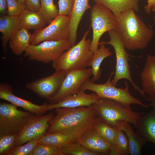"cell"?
I'll list each match as a JSON object with an SVG mask.
<instances>
[{"label": "cell", "mask_w": 155, "mask_h": 155, "mask_svg": "<svg viewBox=\"0 0 155 155\" xmlns=\"http://www.w3.org/2000/svg\"><path fill=\"white\" fill-rule=\"evenodd\" d=\"M55 115L49 122L46 133L59 132L77 142L86 132L94 128L100 119L92 105L89 106L55 109Z\"/></svg>", "instance_id": "1"}, {"label": "cell", "mask_w": 155, "mask_h": 155, "mask_svg": "<svg viewBox=\"0 0 155 155\" xmlns=\"http://www.w3.org/2000/svg\"><path fill=\"white\" fill-rule=\"evenodd\" d=\"M133 9L117 18L115 30L126 49L131 51L145 48L154 36L153 30L146 26Z\"/></svg>", "instance_id": "2"}, {"label": "cell", "mask_w": 155, "mask_h": 155, "mask_svg": "<svg viewBox=\"0 0 155 155\" xmlns=\"http://www.w3.org/2000/svg\"><path fill=\"white\" fill-rule=\"evenodd\" d=\"M89 31L85 32L77 44L71 46L52 63L55 70H63L67 73L90 66L93 53L90 49L91 40L86 38Z\"/></svg>", "instance_id": "3"}, {"label": "cell", "mask_w": 155, "mask_h": 155, "mask_svg": "<svg viewBox=\"0 0 155 155\" xmlns=\"http://www.w3.org/2000/svg\"><path fill=\"white\" fill-rule=\"evenodd\" d=\"M92 105L97 111L102 121L114 127H117L119 122L124 121L131 123L136 127L141 117L144 114V111H133L130 106L107 98H100Z\"/></svg>", "instance_id": "4"}, {"label": "cell", "mask_w": 155, "mask_h": 155, "mask_svg": "<svg viewBox=\"0 0 155 155\" xmlns=\"http://www.w3.org/2000/svg\"><path fill=\"white\" fill-rule=\"evenodd\" d=\"M115 72L112 71L107 81L104 84H97L89 80L83 85L82 90L91 91L98 95L100 98L115 100L130 106L132 104L140 105L144 108L151 106L150 104L144 103L135 98L130 93L127 82L125 81V87L119 88L112 84L111 79Z\"/></svg>", "instance_id": "5"}, {"label": "cell", "mask_w": 155, "mask_h": 155, "mask_svg": "<svg viewBox=\"0 0 155 155\" xmlns=\"http://www.w3.org/2000/svg\"><path fill=\"white\" fill-rule=\"evenodd\" d=\"M110 40L108 42H100V44H108L113 47L116 56V64L114 76L111 80L112 84L116 86L118 82L121 79L128 80L135 90H137L147 100L148 97L142 89L135 83L132 78L130 70L129 61L130 60V56L126 52L125 48L115 30L108 32Z\"/></svg>", "instance_id": "6"}, {"label": "cell", "mask_w": 155, "mask_h": 155, "mask_svg": "<svg viewBox=\"0 0 155 155\" xmlns=\"http://www.w3.org/2000/svg\"><path fill=\"white\" fill-rule=\"evenodd\" d=\"M91 9L90 18L93 35L90 49L94 53L98 48L102 35L106 32L115 30L117 20L110 10L102 5L96 3Z\"/></svg>", "instance_id": "7"}, {"label": "cell", "mask_w": 155, "mask_h": 155, "mask_svg": "<svg viewBox=\"0 0 155 155\" xmlns=\"http://www.w3.org/2000/svg\"><path fill=\"white\" fill-rule=\"evenodd\" d=\"M17 106L4 102L0 103V135L18 134L35 115L19 110Z\"/></svg>", "instance_id": "8"}, {"label": "cell", "mask_w": 155, "mask_h": 155, "mask_svg": "<svg viewBox=\"0 0 155 155\" xmlns=\"http://www.w3.org/2000/svg\"><path fill=\"white\" fill-rule=\"evenodd\" d=\"M71 46L69 38L59 41H44L37 45L30 44L24 56L32 61L45 63H53Z\"/></svg>", "instance_id": "9"}, {"label": "cell", "mask_w": 155, "mask_h": 155, "mask_svg": "<svg viewBox=\"0 0 155 155\" xmlns=\"http://www.w3.org/2000/svg\"><path fill=\"white\" fill-rule=\"evenodd\" d=\"M70 30V15H59L47 26L35 30L31 44L37 45L44 41L69 39Z\"/></svg>", "instance_id": "10"}, {"label": "cell", "mask_w": 155, "mask_h": 155, "mask_svg": "<svg viewBox=\"0 0 155 155\" xmlns=\"http://www.w3.org/2000/svg\"><path fill=\"white\" fill-rule=\"evenodd\" d=\"M92 75L91 68H88L68 72L57 92L48 100L49 104L57 103L68 96L79 92Z\"/></svg>", "instance_id": "11"}, {"label": "cell", "mask_w": 155, "mask_h": 155, "mask_svg": "<svg viewBox=\"0 0 155 155\" xmlns=\"http://www.w3.org/2000/svg\"><path fill=\"white\" fill-rule=\"evenodd\" d=\"M67 74L63 70H56L49 76L26 83L25 87L40 97L49 100L57 92Z\"/></svg>", "instance_id": "12"}, {"label": "cell", "mask_w": 155, "mask_h": 155, "mask_svg": "<svg viewBox=\"0 0 155 155\" xmlns=\"http://www.w3.org/2000/svg\"><path fill=\"white\" fill-rule=\"evenodd\" d=\"M54 115L52 113L45 115H35L18 133L16 146L31 140L39 139L45 135L48 129L49 122Z\"/></svg>", "instance_id": "13"}, {"label": "cell", "mask_w": 155, "mask_h": 155, "mask_svg": "<svg viewBox=\"0 0 155 155\" xmlns=\"http://www.w3.org/2000/svg\"><path fill=\"white\" fill-rule=\"evenodd\" d=\"M0 98L36 115H43L49 111V104L44 103L37 105L16 96L13 93L11 86L7 83H2L0 84Z\"/></svg>", "instance_id": "14"}, {"label": "cell", "mask_w": 155, "mask_h": 155, "mask_svg": "<svg viewBox=\"0 0 155 155\" xmlns=\"http://www.w3.org/2000/svg\"><path fill=\"white\" fill-rule=\"evenodd\" d=\"M82 90L79 92L64 98L54 104H49V111L59 108H72L89 106L96 103L100 98L95 93H86Z\"/></svg>", "instance_id": "15"}, {"label": "cell", "mask_w": 155, "mask_h": 155, "mask_svg": "<svg viewBox=\"0 0 155 155\" xmlns=\"http://www.w3.org/2000/svg\"><path fill=\"white\" fill-rule=\"evenodd\" d=\"M77 142L88 150L98 155L109 154L111 146L94 128L86 132Z\"/></svg>", "instance_id": "16"}, {"label": "cell", "mask_w": 155, "mask_h": 155, "mask_svg": "<svg viewBox=\"0 0 155 155\" xmlns=\"http://www.w3.org/2000/svg\"><path fill=\"white\" fill-rule=\"evenodd\" d=\"M142 90L149 96L155 95V56L148 54L140 74Z\"/></svg>", "instance_id": "17"}, {"label": "cell", "mask_w": 155, "mask_h": 155, "mask_svg": "<svg viewBox=\"0 0 155 155\" xmlns=\"http://www.w3.org/2000/svg\"><path fill=\"white\" fill-rule=\"evenodd\" d=\"M89 0H74L70 15V32L69 40L71 46L75 44L79 25L83 15L88 9H91Z\"/></svg>", "instance_id": "18"}, {"label": "cell", "mask_w": 155, "mask_h": 155, "mask_svg": "<svg viewBox=\"0 0 155 155\" xmlns=\"http://www.w3.org/2000/svg\"><path fill=\"white\" fill-rule=\"evenodd\" d=\"M22 28L18 17L10 16L7 15L0 16V32L2 34V46L5 53L8 41Z\"/></svg>", "instance_id": "19"}, {"label": "cell", "mask_w": 155, "mask_h": 155, "mask_svg": "<svg viewBox=\"0 0 155 155\" xmlns=\"http://www.w3.org/2000/svg\"><path fill=\"white\" fill-rule=\"evenodd\" d=\"M136 127L137 133L143 139L155 145V112L154 110L142 115Z\"/></svg>", "instance_id": "20"}, {"label": "cell", "mask_w": 155, "mask_h": 155, "mask_svg": "<svg viewBox=\"0 0 155 155\" xmlns=\"http://www.w3.org/2000/svg\"><path fill=\"white\" fill-rule=\"evenodd\" d=\"M116 127L124 132L127 136L130 154L131 155H141L142 148L146 142L134 131L129 122H120Z\"/></svg>", "instance_id": "21"}, {"label": "cell", "mask_w": 155, "mask_h": 155, "mask_svg": "<svg viewBox=\"0 0 155 155\" xmlns=\"http://www.w3.org/2000/svg\"><path fill=\"white\" fill-rule=\"evenodd\" d=\"M96 3L106 7L117 18L130 9L135 11L139 10L140 0H94Z\"/></svg>", "instance_id": "22"}, {"label": "cell", "mask_w": 155, "mask_h": 155, "mask_svg": "<svg viewBox=\"0 0 155 155\" xmlns=\"http://www.w3.org/2000/svg\"><path fill=\"white\" fill-rule=\"evenodd\" d=\"M32 38V34L28 30L22 28L10 39V48L15 55H20L25 52L31 44Z\"/></svg>", "instance_id": "23"}, {"label": "cell", "mask_w": 155, "mask_h": 155, "mask_svg": "<svg viewBox=\"0 0 155 155\" xmlns=\"http://www.w3.org/2000/svg\"><path fill=\"white\" fill-rule=\"evenodd\" d=\"M22 28L35 30L45 27L46 22L39 11L25 9L19 16Z\"/></svg>", "instance_id": "24"}, {"label": "cell", "mask_w": 155, "mask_h": 155, "mask_svg": "<svg viewBox=\"0 0 155 155\" xmlns=\"http://www.w3.org/2000/svg\"><path fill=\"white\" fill-rule=\"evenodd\" d=\"M99 46V48L93 53L90 64L92 73L91 80L93 82L98 80L100 77L101 70L100 66L102 61L112 55L110 49L106 47L104 44H100Z\"/></svg>", "instance_id": "25"}, {"label": "cell", "mask_w": 155, "mask_h": 155, "mask_svg": "<svg viewBox=\"0 0 155 155\" xmlns=\"http://www.w3.org/2000/svg\"><path fill=\"white\" fill-rule=\"evenodd\" d=\"M75 142L69 136L59 132L46 133L38 140V144L49 145L60 148Z\"/></svg>", "instance_id": "26"}, {"label": "cell", "mask_w": 155, "mask_h": 155, "mask_svg": "<svg viewBox=\"0 0 155 155\" xmlns=\"http://www.w3.org/2000/svg\"><path fill=\"white\" fill-rule=\"evenodd\" d=\"M94 128L103 138L111 144L109 154L114 155L115 139L118 128L111 126L101 120L95 125Z\"/></svg>", "instance_id": "27"}, {"label": "cell", "mask_w": 155, "mask_h": 155, "mask_svg": "<svg viewBox=\"0 0 155 155\" xmlns=\"http://www.w3.org/2000/svg\"><path fill=\"white\" fill-rule=\"evenodd\" d=\"M38 11L47 23L49 24L59 15V9L53 0H40Z\"/></svg>", "instance_id": "28"}, {"label": "cell", "mask_w": 155, "mask_h": 155, "mask_svg": "<svg viewBox=\"0 0 155 155\" xmlns=\"http://www.w3.org/2000/svg\"><path fill=\"white\" fill-rule=\"evenodd\" d=\"M129 154V144L127 136L124 132L119 129L115 139L114 155H127Z\"/></svg>", "instance_id": "29"}, {"label": "cell", "mask_w": 155, "mask_h": 155, "mask_svg": "<svg viewBox=\"0 0 155 155\" xmlns=\"http://www.w3.org/2000/svg\"><path fill=\"white\" fill-rule=\"evenodd\" d=\"M18 134L0 135V155H8L16 146Z\"/></svg>", "instance_id": "30"}, {"label": "cell", "mask_w": 155, "mask_h": 155, "mask_svg": "<svg viewBox=\"0 0 155 155\" xmlns=\"http://www.w3.org/2000/svg\"><path fill=\"white\" fill-rule=\"evenodd\" d=\"M59 149L65 155H98L88 150L78 142H74L68 146Z\"/></svg>", "instance_id": "31"}, {"label": "cell", "mask_w": 155, "mask_h": 155, "mask_svg": "<svg viewBox=\"0 0 155 155\" xmlns=\"http://www.w3.org/2000/svg\"><path fill=\"white\" fill-rule=\"evenodd\" d=\"M38 140H31L24 145L16 146L8 155H31L38 144Z\"/></svg>", "instance_id": "32"}, {"label": "cell", "mask_w": 155, "mask_h": 155, "mask_svg": "<svg viewBox=\"0 0 155 155\" xmlns=\"http://www.w3.org/2000/svg\"><path fill=\"white\" fill-rule=\"evenodd\" d=\"M31 155H65L57 147L52 146L38 144Z\"/></svg>", "instance_id": "33"}, {"label": "cell", "mask_w": 155, "mask_h": 155, "mask_svg": "<svg viewBox=\"0 0 155 155\" xmlns=\"http://www.w3.org/2000/svg\"><path fill=\"white\" fill-rule=\"evenodd\" d=\"M7 14L11 17H18L23 11L26 8L25 3L17 0H7Z\"/></svg>", "instance_id": "34"}, {"label": "cell", "mask_w": 155, "mask_h": 155, "mask_svg": "<svg viewBox=\"0 0 155 155\" xmlns=\"http://www.w3.org/2000/svg\"><path fill=\"white\" fill-rule=\"evenodd\" d=\"M74 0H59V15L68 16L71 13Z\"/></svg>", "instance_id": "35"}, {"label": "cell", "mask_w": 155, "mask_h": 155, "mask_svg": "<svg viewBox=\"0 0 155 155\" xmlns=\"http://www.w3.org/2000/svg\"><path fill=\"white\" fill-rule=\"evenodd\" d=\"M40 0H25L26 8L32 11H38L40 7Z\"/></svg>", "instance_id": "36"}, {"label": "cell", "mask_w": 155, "mask_h": 155, "mask_svg": "<svg viewBox=\"0 0 155 155\" xmlns=\"http://www.w3.org/2000/svg\"><path fill=\"white\" fill-rule=\"evenodd\" d=\"M7 11V0H0V13L1 16L6 15Z\"/></svg>", "instance_id": "37"}, {"label": "cell", "mask_w": 155, "mask_h": 155, "mask_svg": "<svg viewBox=\"0 0 155 155\" xmlns=\"http://www.w3.org/2000/svg\"><path fill=\"white\" fill-rule=\"evenodd\" d=\"M155 5V0H148L147 4L144 7V11L147 13L150 14L152 8Z\"/></svg>", "instance_id": "38"}, {"label": "cell", "mask_w": 155, "mask_h": 155, "mask_svg": "<svg viewBox=\"0 0 155 155\" xmlns=\"http://www.w3.org/2000/svg\"><path fill=\"white\" fill-rule=\"evenodd\" d=\"M148 100L150 102L151 106L153 107L155 112V95L149 96Z\"/></svg>", "instance_id": "39"}, {"label": "cell", "mask_w": 155, "mask_h": 155, "mask_svg": "<svg viewBox=\"0 0 155 155\" xmlns=\"http://www.w3.org/2000/svg\"><path fill=\"white\" fill-rule=\"evenodd\" d=\"M151 11L155 12V5L152 8ZM153 18L154 22H155V16H153Z\"/></svg>", "instance_id": "40"}, {"label": "cell", "mask_w": 155, "mask_h": 155, "mask_svg": "<svg viewBox=\"0 0 155 155\" xmlns=\"http://www.w3.org/2000/svg\"><path fill=\"white\" fill-rule=\"evenodd\" d=\"M18 1L23 3H25V0H17Z\"/></svg>", "instance_id": "41"}]
</instances>
